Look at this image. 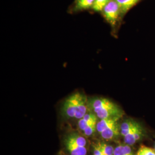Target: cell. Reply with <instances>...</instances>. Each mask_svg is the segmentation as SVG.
Segmentation results:
<instances>
[{
    "label": "cell",
    "instance_id": "6da1fadb",
    "mask_svg": "<svg viewBox=\"0 0 155 155\" xmlns=\"http://www.w3.org/2000/svg\"><path fill=\"white\" fill-rule=\"evenodd\" d=\"M89 111L93 112L100 120L111 118H121L124 112L116 103L110 100L98 97L89 100Z\"/></svg>",
    "mask_w": 155,
    "mask_h": 155
},
{
    "label": "cell",
    "instance_id": "7a4b0ae2",
    "mask_svg": "<svg viewBox=\"0 0 155 155\" xmlns=\"http://www.w3.org/2000/svg\"><path fill=\"white\" fill-rule=\"evenodd\" d=\"M87 97L81 93H75L68 97L63 103L62 111L68 118L80 120L89 111Z\"/></svg>",
    "mask_w": 155,
    "mask_h": 155
},
{
    "label": "cell",
    "instance_id": "3957f363",
    "mask_svg": "<svg viewBox=\"0 0 155 155\" xmlns=\"http://www.w3.org/2000/svg\"><path fill=\"white\" fill-rule=\"evenodd\" d=\"M120 132L124 143L132 147L143 139L145 134L141 124L132 118L127 119L120 124Z\"/></svg>",
    "mask_w": 155,
    "mask_h": 155
},
{
    "label": "cell",
    "instance_id": "277c9868",
    "mask_svg": "<svg viewBox=\"0 0 155 155\" xmlns=\"http://www.w3.org/2000/svg\"><path fill=\"white\" fill-rule=\"evenodd\" d=\"M120 118H111L102 119L97 124V131L101 138L107 141L118 139L121 136Z\"/></svg>",
    "mask_w": 155,
    "mask_h": 155
},
{
    "label": "cell",
    "instance_id": "5b68a950",
    "mask_svg": "<svg viewBox=\"0 0 155 155\" xmlns=\"http://www.w3.org/2000/svg\"><path fill=\"white\" fill-rule=\"evenodd\" d=\"M63 144L69 155H87V141L83 136L78 133L67 134L63 140Z\"/></svg>",
    "mask_w": 155,
    "mask_h": 155
},
{
    "label": "cell",
    "instance_id": "8992f818",
    "mask_svg": "<svg viewBox=\"0 0 155 155\" xmlns=\"http://www.w3.org/2000/svg\"><path fill=\"white\" fill-rule=\"evenodd\" d=\"M106 20L112 27L115 26L118 18L121 17V11L118 4L115 0H110L102 11Z\"/></svg>",
    "mask_w": 155,
    "mask_h": 155
},
{
    "label": "cell",
    "instance_id": "52a82bcc",
    "mask_svg": "<svg viewBox=\"0 0 155 155\" xmlns=\"http://www.w3.org/2000/svg\"><path fill=\"white\" fill-rule=\"evenodd\" d=\"M98 118L93 113V112L90 111L87 113L82 118L79 120L78 122V128L83 133L89 127L94 125H97L98 122Z\"/></svg>",
    "mask_w": 155,
    "mask_h": 155
},
{
    "label": "cell",
    "instance_id": "ba28073f",
    "mask_svg": "<svg viewBox=\"0 0 155 155\" xmlns=\"http://www.w3.org/2000/svg\"><path fill=\"white\" fill-rule=\"evenodd\" d=\"M118 4L121 11V17L124 16L128 11L136 5L141 0H115Z\"/></svg>",
    "mask_w": 155,
    "mask_h": 155
},
{
    "label": "cell",
    "instance_id": "9c48e42d",
    "mask_svg": "<svg viewBox=\"0 0 155 155\" xmlns=\"http://www.w3.org/2000/svg\"><path fill=\"white\" fill-rule=\"evenodd\" d=\"M135 153L132 146L123 143L115 147L114 155H135Z\"/></svg>",
    "mask_w": 155,
    "mask_h": 155
},
{
    "label": "cell",
    "instance_id": "30bf717a",
    "mask_svg": "<svg viewBox=\"0 0 155 155\" xmlns=\"http://www.w3.org/2000/svg\"><path fill=\"white\" fill-rule=\"evenodd\" d=\"M95 0H77L74 7L75 11H83L92 8Z\"/></svg>",
    "mask_w": 155,
    "mask_h": 155
},
{
    "label": "cell",
    "instance_id": "8fae6325",
    "mask_svg": "<svg viewBox=\"0 0 155 155\" xmlns=\"http://www.w3.org/2000/svg\"><path fill=\"white\" fill-rule=\"evenodd\" d=\"M93 144L105 155H114L115 147L110 144H107L104 142H98Z\"/></svg>",
    "mask_w": 155,
    "mask_h": 155
},
{
    "label": "cell",
    "instance_id": "7c38bea8",
    "mask_svg": "<svg viewBox=\"0 0 155 155\" xmlns=\"http://www.w3.org/2000/svg\"><path fill=\"white\" fill-rule=\"evenodd\" d=\"M135 155H155L154 148L141 145L136 152Z\"/></svg>",
    "mask_w": 155,
    "mask_h": 155
},
{
    "label": "cell",
    "instance_id": "4fadbf2b",
    "mask_svg": "<svg viewBox=\"0 0 155 155\" xmlns=\"http://www.w3.org/2000/svg\"><path fill=\"white\" fill-rule=\"evenodd\" d=\"M110 0H95L92 9L95 12H102L104 8Z\"/></svg>",
    "mask_w": 155,
    "mask_h": 155
},
{
    "label": "cell",
    "instance_id": "5bb4252c",
    "mask_svg": "<svg viewBox=\"0 0 155 155\" xmlns=\"http://www.w3.org/2000/svg\"><path fill=\"white\" fill-rule=\"evenodd\" d=\"M92 155H105L94 144H92Z\"/></svg>",
    "mask_w": 155,
    "mask_h": 155
},
{
    "label": "cell",
    "instance_id": "9a60e30c",
    "mask_svg": "<svg viewBox=\"0 0 155 155\" xmlns=\"http://www.w3.org/2000/svg\"><path fill=\"white\" fill-rule=\"evenodd\" d=\"M58 155H66L63 152H59V153H58Z\"/></svg>",
    "mask_w": 155,
    "mask_h": 155
},
{
    "label": "cell",
    "instance_id": "2e32d148",
    "mask_svg": "<svg viewBox=\"0 0 155 155\" xmlns=\"http://www.w3.org/2000/svg\"><path fill=\"white\" fill-rule=\"evenodd\" d=\"M153 148H154V150H155V144H154V147H153Z\"/></svg>",
    "mask_w": 155,
    "mask_h": 155
}]
</instances>
